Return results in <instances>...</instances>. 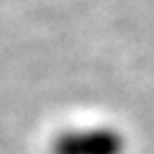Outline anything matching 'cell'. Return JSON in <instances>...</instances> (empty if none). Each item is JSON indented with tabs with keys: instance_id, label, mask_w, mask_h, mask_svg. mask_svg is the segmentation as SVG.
<instances>
[{
	"instance_id": "6da1fadb",
	"label": "cell",
	"mask_w": 154,
	"mask_h": 154,
	"mask_svg": "<svg viewBox=\"0 0 154 154\" xmlns=\"http://www.w3.org/2000/svg\"><path fill=\"white\" fill-rule=\"evenodd\" d=\"M125 134L112 125H86L60 132L51 143V154H125Z\"/></svg>"
}]
</instances>
